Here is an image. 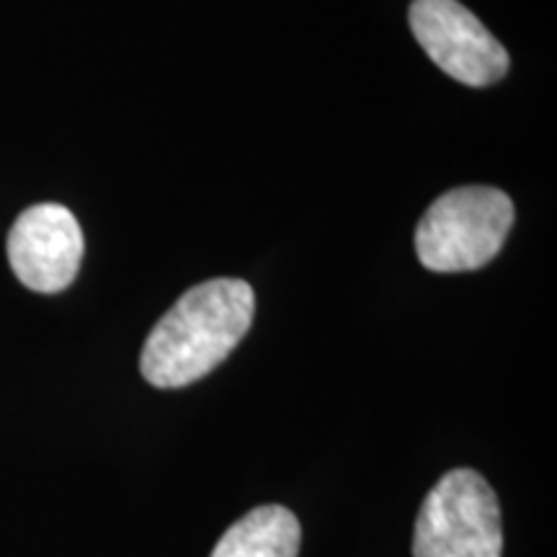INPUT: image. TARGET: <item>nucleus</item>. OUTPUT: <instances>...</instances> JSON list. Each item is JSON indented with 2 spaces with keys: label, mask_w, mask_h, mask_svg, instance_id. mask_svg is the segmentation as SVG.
Masks as SVG:
<instances>
[{
  "label": "nucleus",
  "mask_w": 557,
  "mask_h": 557,
  "mask_svg": "<svg viewBox=\"0 0 557 557\" xmlns=\"http://www.w3.org/2000/svg\"><path fill=\"white\" fill-rule=\"evenodd\" d=\"M416 557H500L504 527L493 487L475 470H451L423 500L413 534Z\"/></svg>",
  "instance_id": "7ed1b4c3"
},
{
  "label": "nucleus",
  "mask_w": 557,
  "mask_h": 557,
  "mask_svg": "<svg viewBox=\"0 0 557 557\" xmlns=\"http://www.w3.org/2000/svg\"><path fill=\"white\" fill-rule=\"evenodd\" d=\"M253 310V289L240 278H209L191 287L145 341L143 377L160 389L207 377L246 336Z\"/></svg>",
  "instance_id": "f257e3e1"
},
{
  "label": "nucleus",
  "mask_w": 557,
  "mask_h": 557,
  "mask_svg": "<svg viewBox=\"0 0 557 557\" xmlns=\"http://www.w3.org/2000/svg\"><path fill=\"white\" fill-rule=\"evenodd\" d=\"M299 521L284 506H261L222 534L209 557H297Z\"/></svg>",
  "instance_id": "423d86ee"
},
{
  "label": "nucleus",
  "mask_w": 557,
  "mask_h": 557,
  "mask_svg": "<svg viewBox=\"0 0 557 557\" xmlns=\"http://www.w3.org/2000/svg\"><path fill=\"white\" fill-rule=\"evenodd\" d=\"M513 225V205L491 186H462L442 194L416 230V253L438 274L475 271L504 248Z\"/></svg>",
  "instance_id": "f03ea898"
},
{
  "label": "nucleus",
  "mask_w": 557,
  "mask_h": 557,
  "mask_svg": "<svg viewBox=\"0 0 557 557\" xmlns=\"http://www.w3.org/2000/svg\"><path fill=\"white\" fill-rule=\"evenodd\" d=\"M410 29L438 70L465 86L485 88L508 73V52L457 0H413Z\"/></svg>",
  "instance_id": "20e7f679"
},
{
  "label": "nucleus",
  "mask_w": 557,
  "mask_h": 557,
  "mask_svg": "<svg viewBox=\"0 0 557 557\" xmlns=\"http://www.w3.org/2000/svg\"><path fill=\"white\" fill-rule=\"evenodd\" d=\"M9 261L24 287L41 295L67 289L83 261V230L62 205H37L13 222Z\"/></svg>",
  "instance_id": "39448f33"
}]
</instances>
